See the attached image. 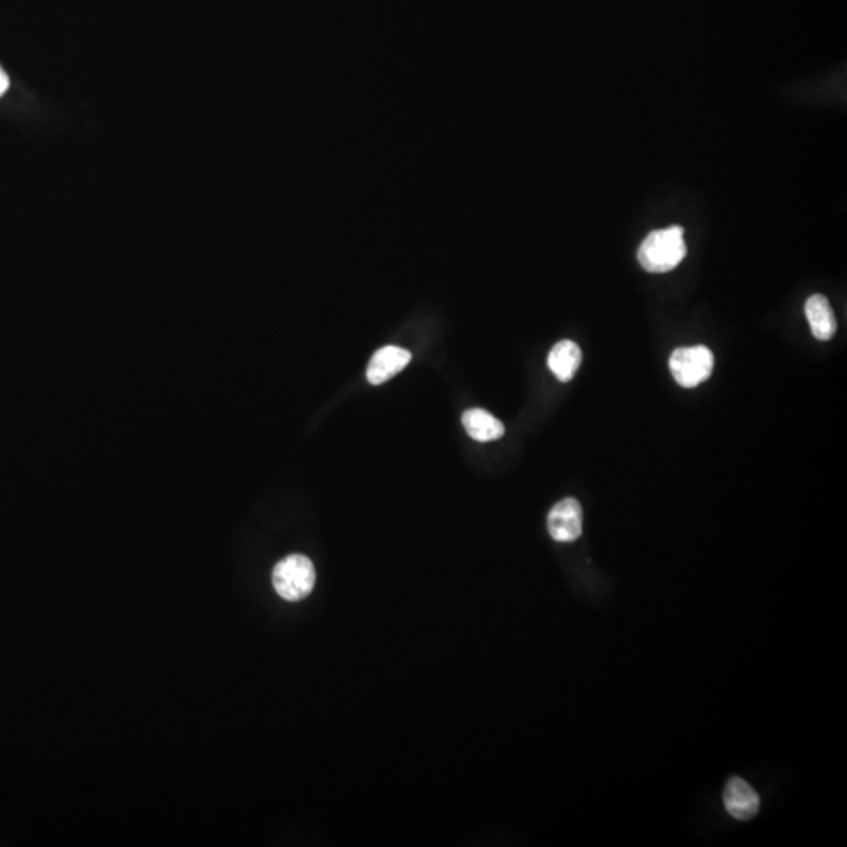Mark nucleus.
Masks as SVG:
<instances>
[{
    "mask_svg": "<svg viewBox=\"0 0 847 847\" xmlns=\"http://www.w3.org/2000/svg\"><path fill=\"white\" fill-rule=\"evenodd\" d=\"M725 810L738 821H750L760 811L761 800L757 791L744 780L733 777L724 789Z\"/></svg>",
    "mask_w": 847,
    "mask_h": 847,
    "instance_id": "obj_5",
    "label": "nucleus"
},
{
    "mask_svg": "<svg viewBox=\"0 0 847 847\" xmlns=\"http://www.w3.org/2000/svg\"><path fill=\"white\" fill-rule=\"evenodd\" d=\"M272 582L283 600H303L313 592L316 584L313 562L302 554H292L273 568Z\"/></svg>",
    "mask_w": 847,
    "mask_h": 847,
    "instance_id": "obj_2",
    "label": "nucleus"
},
{
    "mask_svg": "<svg viewBox=\"0 0 847 847\" xmlns=\"http://www.w3.org/2000/svg\"><path fill=\"white\" fill-rule=\"evenodd\" d=\"M805 314H807L811 333L819 341H829L837 333V317L824 295H811L805 303Z\"/></svg>",
    "mask_w": 847,
    "mask_h": 847,
    "instance_id": "obj_7",
    "label": "nucleus"
},
{
    "mask_svg": "<svg viewBox=\"0 0 847 847\" xmlns=\"http://www.w3.org/2000/svg\"><path fill=\"white\" fill-rule=\"evenodd\" d=\"M688 247L681 226L651 231L637 251L640 266L650 273H666L680 266Z\"/></svg>",
    "mask_w": 847,
    "mask_h": 847,
    "instance_id": "obj_1",
    "label": "nucleus"
},
{
    "mask_svg": "<svg viewBox=\"0 0 847 847\" xmlns=\"http://www.w3.org/2000/svg\"><path fill=\"white\" fill-rule=\"evenodd\" d=\"M411 361L408 350L396 346H388L374 353L369 361L368 380L371 385H382L393 379L402 369L407 368Z\"/></svg>",
    "mask_w": 847,
    "mask_h": 847,
    "instance_id": "obj_6",
    "label": "nucleus"
},
{
    "mask_svg": "<svg viewBox=\"0 0 847 847\" xmlns=\"http://www.w3.org/2000/svg\"><path fill=\"white\" fill-rule=\"evenodd\" d=\"M670 372L683 388H695L711 377L714 355L708 347H681L670 357Z\"/></svg>",
    "mask_w": 847,
    "mask_h": 847,
    "instance_id": "obj_3",
    "label": "nucleus"
},
{
    "mask_svg": "<svg viewBox=\"0 0 847 847\" xmlns=\"http://www.w3.org/2000/svg\"><path fill=\"white\" fill-rule=\"evenodd\" d=\"M8 88H10V79H8L7 73H5L4 68L0 66V98L7 93Z\"/></svg>",
    "mask_w": 847,
    "mask_h": 847,
    "instance_id": "obj_10",
    "label": "nucleus"
},
{
    "mask_svg": "<svg viewBox=\"0 0 847 847\" xmlns=\"http://www.w3.org/2000/svg\"><path fill=\"white\" fill-rule=\"evenodd\" d=\"M582 353L578 344L573 341L557 342L548 357V366L560 382H570L581 366Z\"/></svg>",
    "mask_w": 847,
    "mask_h": 847,
    "instance_id": "obj_8",
    "label": "nucleus"
},
{
    "mask_svg": "<svg viewBox=\"0 0 847 847\" xmlns=\"http://www.w3.org/2000/svg\"><path fill=\"white\" fill-rule=\"evenodd\" d=\"M548 531L556 542H575L582 534V509L576 499L557 502L548 515Z\"/></svg>",
    "mask_w": 847,
    "mask_h": 847,
    "instance_id": "obj_4",
    "label": "nucleus"
},
{
    "mask_svg": "<svg viewBox=\"0 0 847 847\" xmlns=\"http://www.w3.org/2000/svg\"><path fill=\"white\" fill-rule=\"evenodd\" d=\"M462 422L469 437L480 441V443L499 440L506 432L504 424L498 418H495L488 411L480 410V408L465 411Z\"/></svg>",
    "mask_w": 847,
    "mask_h": 847,
    "instance_id": "obj_9",
    "label": "nucleus"
}]
</instances>
